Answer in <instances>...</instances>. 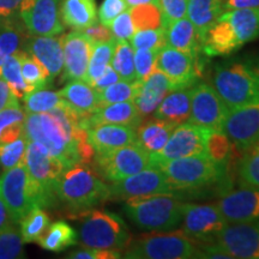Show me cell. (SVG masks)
Segmentation results:
<instances>
[{"label":"cell","instance_id":"1","mask_svg":"<svg viewBox=\"0 0 259 259\" xmlns=\"http://www.w3.org/2000/svg\"><path fill=\"white\" fill-rule=\"evenodd\" d=\"M84 119L67 105L48 113H31L25 116L24 136L46 148L66 168L77 163L89 164L95 150L82 125Z\"/></svg>","mask_w":259,"mask_h":259},{"label":"cell","instance_id":"2","mask_svg":"<svg viewBox=\"0 0 259 259\" xmlns=\"http://www.w3.org/2000/svg\"><path fill=\"white\" fill-rule=\"evenodd\" d=\"M212 87L229 109L259 101V53L216 64Z\"/></svg>","mask_w":259,"mask_h":259},{"label":"cell","instance_id":"3","mask_svg":"<svg viewBox=\"0 0 259 259\" xmlns=\"http://www.w3.org/2000/svg\"><path fill=\"white\" fill-rule=\"evenodd\" d=\"M56 196L58 203L79 215L111 199L109 186L87 163L73 164L63 171Z\"/></svg>","mask_w":259,"mask_h":259},{"label":"cell","instance_id":"4","mask_svg":"<svg viewBox=\"0 0 259 259\" xmlns=\"http://www.w3.org/2000/svg\"><path fill=\"white\" fill-rule=\"evenodd\" d=\"M186 203L174 194H153L125 200L124 212L143 231L168 232L180 225Z\"/></svg>","mask_w":259,"mask_h":259},{"label":"cell","instance_id":"5","mask_svg":"<svg viewBox=\"0 0 259 259\" xmlns=\"http://www.w3.org/2000/svg\"><path fill=\"white\" fill-rule=\"evenodd\" d=\"M164 174L174 194L194 192L225 179L227 167L219 166L206 154L174 158L156 164Z\"/></svg>","mask_w":259,"mask_h":259},{"label":"cell","instance_id":"6","mask_svg":"<svg viewBox=\"0 0 259 259\" xmlns=\"http://www.w3.org/2000/svg\"><path fill=\"white\" fill-rule=\"evenodd\" d=\"M82 215L78 238L84 247L124 250L131 242L127 225L116 213L92 209Z\"/></svg>","mask_w":259,"mask_h":259},{"label":"cell","instance_id":"7","mask_svg":"<svg viewBox=\"0 0 259 259\" xmlns=\"http://www.w3.org/2000/svg\"><path fill=\"white\" fill-rule=\"evenodd\" d=\"M24 166L30 178L38 208L48 209L57 205L56 187L66 167L48 153L46 148L32 141H28Z\"/></svg>","mask_w":259,"mask_h":259},{"label":"cell","instance_id":"8","mask_svg":"<svg viewBox=\"0 0 259 259\" xmlns=\"http://www.w3.org/2000/svg\"><path fill=\"white\" fill-rule=\"evenodd\" d=\"M197 242L183 232L142 236L131 241L125 251L127 259H189L197 258Z\"/></svg>","mask_w":259,"mask_h":259},{"label":"cell","instance_id":"9","mask_svg":"<svg viewBox=\"0 0 259 259\" xmlns=\"http://www.w3.org/2000/svg\"><path fill=\"white\" fill-rule=\"evenodd\" d=\"M94 162L96 173L109 183L122 180L145 168L153 167L150 154L137 143L95 154Z\"/></svg>","mask_w":259,"mask_h":259},{"label":"cell","instance_id":"10","mask_svg":"<svg viewBox=\"0 0 259 259\" xmlns=\"http://www.w3.org/2000/svg\"><path fill=\"white\" fill-rule=\"evenodd\" d=\"M0 198L4 202L14 223H18L31 209L38 208L24 163L6 169L2 174Z\"/></svg>","mask_w":259,"mask_h":259},{"label":"cell","instance_id":"11","mask_svg":"<svg viewBox=\"0 0 259 259\" xmlns=\"http://www.w3.org/2000/svg\"><path fill=\"white\" fill-rule=\"evenodd\" d=\"M181 232L197 244L216 242V238L228 225L218 204H186Z\"/></svg>","mask_w":259,"mask_h":259},{"label":"cell","instance_id":"12","mask_svg":"<svg viewBox=\"0 0 259 259\" xmlns=\"http://www.w3.org/2000/svg\"><path fill=\"white\" fill-rule=\"evenodd\" d=\"M191 89V115L187 122L211 131H223L229 108L215 88L202 82L196 83Z\"/></svg>","mask_w":259,"mask_h":259},{"label":"cell","instance_id":"13","mask_svg":"<svg viewBox=\"0 0 259 259\" xmlns=\"http://www.w3.org/2000/svg\"><path fill=\"white\" fill-rule=\"evenodd\" d=\"M156 67L167 77L171 90L192 88L202 73V59H196L190 54L170 46L158 51Z\"/></svg>","mask_w":259,"mask_h":259},{"label":"cell","instance_id":"14","mask_svg":"<svg viewBox=\"0 0 259 259\" xmlns=\"http://www.w3.org/2000/svg\"><path fill=\"white\" fill-rule=\"evenodd\" d=\"M209 130L198 125L184 122L176 126L167 143L158 153L151 154L153 167L161 162L192 155L206 154V136Z\"/></svg>","mask_w":259,"mask_h":259},{"label":"cell","instance_id":"15","mask_svg":"<svg viewBox=\"0 0 259 259\" xmlns=\"http://www.w3.org/2000/svg\"><path fill=\"white\" fill-rule=\"evenodd\" d=\"M111 198L126 200L135 197L153 196V194H174L168 181L157 167H149L134 176L115 181L109 185Z\"/></svg>","mask_w":259,"mask_h":259},{"label":"cell","instance_id":"16","mask_svg":"<svg viewBox=\"0 0 259 259\" xmlns=\"http://www.w3.org/2000/svg\"><path fill=\"white\" fill-rule=\"evenodd\" d=\"M60 5L61 0H28L19 17L32 36H58L65 30Z\"/></svg>","mask_w":259,"mask_h":259},{"label":"cell","instance_id":"17","mask_svg":"<svg viewBox=\"0 0 259 259\" xmlns=\"http://www.w3.org/2000/svg\"><path fill=\"white\" fill-rule=\"evenodd\" d=\"M216 244L232 258L259 259V220L228 223L216 238Z\"/></svg>","mask_w":259,"mask_h":259},{"label":"cell","instance_id":"18","mask_svg":"<svg viewBox=\"0 0 259 259\" xmlns=\"http://www.w3.org/2000/svg\"><path fill=\"white\" fill-rule=\"evenodd\" d=\"M223 132L240 151L259 141V101L229 109Z\"/></svg>","mask_w":259,"mask_h":259},{"label":"cell","instance_id":"19","mask_svg":"<svg viewBox=\"0 0 259 259\" xmlns=\"http://www.w3.org/2000/svg\"><path fill=\"white\" fill-rule=\"evenodd\" d=\"M61 38L64 51L63 78L65 80L80 79L85 82L95 42L82 30H73L63 35Z\"/></svg>","mask_w":259,"mask_h":259},{"label":"cell","instance_id":"20","mask_svg":"<svg viewBox=\"0 0 259 259\" xmlns=\"http://www.w3.org/2000/svg\"><path fill=\"white\" fill-rule=\"evenodd\" d=\"M220 211L228 223L259 220V189L242 186L225 193L219 200Z\"/></svg>","mask_w":259,"mask_h":259},{"label":"cell","instance_id":"21","mask_svg":"<svg viewBox=\"0 0 259 259\" xmlns=\"http://www.w3.org/2000/svg\"><path fill=\"white\" fill-rule=\"evenodd\" d=\"M28 54L40 61L52 79L59 76L64 69L63 38L58 36H32L24 42Z\"/></svg>","mask_w":259,"mask_h":259},{"label":"cell","instance_id":"22","mask_svg":"<svg viewBox=\"0 0 259 259\" xmlns=\"http://www.w3.org/2000/svg\"><path fill=\"white\" fill-rule=\"evenodd\" d=\"M95 154H103L137 142V132L126 125L102 124L87 128Z\"/></svg>","mask_w":259,"mask_h":259},{"label":"cell","instance_id":"23","mask_svg":"<svg viewBox=\"0 0 259 259\" xmlns=\"http://www.w3.org/2000/svg\"><path fill=\"white\" fill-rule=\"evenodd\" d=\"M142 121H143V116L139 114L135 102L125 101L101 107L89 118L84 119L82 125L84 128H89L95 125L118 124L137 130Z\"/></svg>","mask_w":259,"mask_h":259},{"label":"cell","instance_id":"24","mask_svg":"<svg viewBox=\"0 0 259 259\" xmlns=\"http://www.w3.org/2000/svg\"><path fill=\"white\" fill-rule=\"evenodd\" d=\"M169 92V80L156 67L150 76L141 83L137 95L134 99L139 114L143 118L153 114L162 100L164 99V96Z\"/></svg>","mask_w":259,"mask_h":259},{"label":"cell","instance_id":"25","mask_svg":"<svg viewBox=\"0 0 259 259\" xmlns=\"http://www.w3.org/2000/svg\"><path fill=\"white\" fill-rule=\"evenodd\" d=\"M241 47L232 25L220 16L204 36L202 50L208 57H225L235 53Z\"/></svg>","mask_w":259,"mask_h":259},{"label":"cell","instance_id":"26","mask_svg":"<svg viewBox=\"0 0 259 259\" xmlns=\"http://www.w3.org/2000/svg\"><path fill=\"white\" fill-rule=\"evenodd\" d=\"M59 94L65 103L82 118H88L101 108L99 93L84 80H70Z\"/></svg>","mask_w":259,"mask_h":259},{"label":"cell","instance_id":"27","mask_svg":"<svg viewBox=\"0 0 259 259\" xmlns=\"http://www.w3.org/2000/svg\"><path fill=\"white\" fill-rule=\"evenodd\" d=\"M167 46L190 54L196 59H200L203 53L202 40L194 25L189 18L183 17L170 23L166 28Z\"/></svg>","mask_w":259,"mask_h":259},{"label":"cell","instance_id":"28","mask_svg":"<svg viewBox=\"0 0 259 259\" xmlns=\"http://www.w3.org/2000/svg\"><path fill=\"white\" fill-rule=\"evenodd\" d=\"M191 88L171 90L154 112V118L169 121L177 126L187 122L191 115Z\"/></svg>","mask_w":259,"mask_h":259},{"label":"cell","instance_id":"29","mask_svg":"<svg viewBox=\"0 0 259 259\" xmlns=\"http://www.w3.org/2000/svg\"><path fill=\"white\" fill-rule=\"evenodd\" d=\"M223 3L225 0H189L186 15L198 32L202 46L206 32L225 12Z\"/></svg>","mask_w":259,"mask_h":259},{"label":"cell","instance_id":"30","mask_svg":"<svg viewBox=\"0 0 259 259\" xmlns=\"http://www.w3.org/2000/svg\"><path fill=\"white\" fill-rule=\"evenodd\" d=\"M61 21L73 30H84L97 22L96 0H63Z\"/></svg>","mask_w":259,"mask_h":259},{"label":"cell","instance_id":"31","mask_svg":"<svg viewBox=\"0 0 259 259\" xmlns=\"http://www.w3.org/2000/svg\"><path fill=\"white\" fill-rule=\"evenodd\" d=\"M221 17L232 25L241 46L259 37V8L227 10Z\"/></svg>","mask_w":259,"mask_h":259},{"label":"cell","instance_id":"32","mask_svg":"<svg viewBox=\"0 0 259 259\" xmlns=\"http://www.w3.org/2000/svg\"><path fill=\"white\" fill-rule=\"evenodd\" d=\"M176 126V124H171L169 121L154 118L153 120H149L143 125L141 124L137 128L136 143L150 155L158 153L167 143Z\"/></svg>","mask_w":259,"mask_h":259},{"label":"cell","instance_id":"33","mask_svg":"<svg viewBox=\"0 0 259 259\" xmlns=\"http://www.w3.org/2000/svg\"><path fill=\"white\" fill-rule=\"evenodd\" d=\"M78 241V234L69 223L57 221L48 226L44 235L38 239L37 244L50 252H61Z\"/></svg>","mask_w":259,"mask_h":259},{"label":"cell","instance_id":"34","mask_svg":"<svg viewBox=\"0 0 259 259\" xmlns=\"http://www.w3.org/2000/svg\"><path fill=\"white\" fill-rule=\"evenodd\" d=\"M27 113L19 105L10 106L0 111V144L10 143L24 136Z\"/></svg>","mask_w":259,"mask_h":259},{"label":"cell","instance_id":"35","mask_svg":"<svg viewBox=\"0 0 259 259\" xmlns=\"http://www.w3.org/2000/svg\"><path fill=\"white\" fill-rule=\"evenodd\" d=\"M22 100L24 101V111L27 114L48 113L66 105L59 93L45 88L25 94Z\"/></svg>","mask_w":259,"mask_h":259},{"label":"cell","instance_id":"36","mask_svg":"<svg viewBox=\"0 0 259 259\" xmlns=\"http://www.w3.org/2000/svg\"><path fill=\"white\" fill-rule=\"evenodd\" d=\"M18 223L21 225L19 232L24 244L37 242L51 225L50 216L42 208L31 209Z\"/></svg>","mask_w":259,"mask_h":259},{"label":"cell","instance_id":"37","mask_svg":"<svg viewBox=\"0 0 259 259\" xmlns=\"http://www.w3.org/2000/svg\"><path fill=\"white\" fill-rule=\"evenodd\" d=\"M115 38L105 42H99L94 46L92 58H90L88 72H87L85 82L93 85L101 74L105 72L108 65H111L113 53H114Z\"/></svg>","mask_w":259,"mask_h":259},{"label":"cell","instance_id":"38","mask_svg":"<svg viewBox=\"0 0 259 259\" xmlns=\"http://www.w3.org/2000/svg\"><path fill=\"white\" fill-rule=\"evenodd\" d=\"M21 53L22 51H17L12 56H10L4 63L2 71V78L5 80L12 93L19 100L23 99L25 94L32 92V89L25 83L23 76H22Z\"/></svg>","mask_w":259,"mask_h":259},{"label":"cell","instance_id":"39","mask_svg":"<svg viewBox=\"0 0 259 259\" xmlns=\"http://www.w3.org/2000/svg\"><path fill=\"white\" fill-rule=\"evenodd\" d=\"M134 53V48L127 41H115L114 53H113L111 65L122 80H127V82L136 80Z\"/></svg>","mask_w":259,"mask_h":259},{"label":"cell","instance_id":"40","mask_svg":"<svg viewBox=\"0 0 259 259\" xmlns=\"http://www.w3.org/2000/svg\"><path fill=\"white\" fill-rule=\"evenodd\" d=\"M21 70L25 83L30 87L32 92L46 88L52 82L47 70L42 66L40 61L28 54L25 51H22L21 53Z\"/></svg>","mask_w":259,"mask_h":259},{"label":"cell","instance_id":"41","mask_svg":"<svg viewBox=\"0 0 259 259\" xmlns=\"http://www.w3.org/2000/svg\"><path fill=\"white\" fill-rule=\"evenodd\" d=\"M139 80H132V82H127V80H119L112 85L107 87L106 89L99 92L100 103L101 107L112 105V103L118 102H125V101H134V99L137 95L139 87H141Z\"/></svg>","mask_w":259,"mask_h":259},{"label":"cell","instance_id":"42","mask_svg":"<svg viewBox=\"0 0 259 259\" xmlns=\"http://www.w3.org/2000/svg\"><path fill=\"white\" fill-rule=\"evenodd\" d=\"M128 11L131 15L132 22H134L136 31L163 27L161 10L156 4L149 3V4L136 5L132 6Z\"/></svg>","mask_w":259,"mask_h":259},{"label":"cell","instance_id":"43","mask_svg":"<svg viewBox=\"0 0 259 259\" xmlns=\"http://www.w3.org/2000/svg\"><path fill=\"white\" fill-rule=\"evenodd\" d=\"M232 153V142L223 131L209 130L206 136V155L219 166L227 167Z\"/></svg>","mask_w":259,"mask_h":259},{"label":"cell","instance_id":"44","mask_svg":"<svg viewBox=\"0 0 259 259\" xmlns=\"http://www.w3.org/2000/svg\"><path fill=\"white\" fill-rule=\"evenodd\" d=\"M22 41L23 34L21 29L10 23V21L0 27V78L6 59L17 51H21Z\"/></svg>","mask_w":259,"mask_h":259},{"label":"cell","instance_id":"45","mask_svg":"<svg viewBox=\"0 0 259 259\" xmlns=\"http://www.w3.org/2000/svg\"><path fill=\"white\" fill-rule=\"evenodd\" d=\"M238 177L242 186L259 189V151H242L238 164Z\"/></svg>","mask_w":259,"mask_h":259},{"label":"cell","instance_id":"46","mask_svg":"<svg viewBox=\"0 0 259 259\" xmlns=\"http://www.w3.org/2000/svg\"><path fill=\"white\" fill-rule=\"evenodd\" d=\"M28 139L22 136L10 143L0 144V166L4 170L24 163Z\"/></svg>","mask_w":259,"mask_h":259},{"label":"cell","instance_id":"47","mask_svg":"<svg viewBox=\"0 0 259 259\" xmlns=\"http://www.w3.org/2000/svg\"><path fill=\"white\" fill-rule=\"evenodd\" d=\"M23 246L21 232L14 225L0 232V259L23 258Z\"/></svg>","mask_w":259,"mask_h":259},{"label":"cell","instance_id":"48","mask_svg":"<svg viewBox=\"0 0 259 259\" xmlns=\"http://www.w3.org/2000/svg\"><path fill=\"white\" fill-rule=\"evenodd\" d=\"M130 45L134 50L160 51L167 45L166 29L162 27L135 31V34L130 38Z\"/></svg>","mask_w":259,"mask_h":259},{"label":"cell","instance_id":"49","mask_svg":"<svg viewBox=\"0 0 259 259\" xmlns=\"http://www.w3.org/2000/svg\"><path fill=\"white\" fill-rule=\"evenodd\" d=\"M158 51L135 50L134 60L136 70V79L143 82L156 69V59Z\"/></svg>","mask_w":259,"mask_h":259},{"label":"cell","instance_id":"50","mask_svg":"<svg viewBox=\"0 0 259 259\" xmlns=\"http://www.w3.org/2000/svg\"><path fill=\"white\" fill-rule=\"evenodd\" d=\"M187 4L189 0H158V8L163 18L164 29L173 22L185 17Z\"/></svg>","mask_w":259,"mask_h":259},{"label":"cell","instance_id":"51","mask_svg":"<svg viewBox=\"0 0 259 259\" xmlns=\"http://www.w3.org/2000/svg\"><path fill=\"white\" fill-rule=\"evenodd\" d=\"M109 29H111L113 37L115 40H130L136 31L130 11H124L119 16H116L109 25Z\"/></svg>","mask_w":259,"mask_h":259},{"label":"cell","instance_id":"52","mask_svg":"<svg viewBox=\"0 0 259 259\" xmlns=\"http://www.w3.org/2000/svg\"><path fill=\"white\" fill-rule=\"evenodd\" d=\"M127 9L128 5L125 0H103L97 11V17L100 19V23L109 28L113 19Z\"/></svg>","mask_w":259,"mask_h":259},{"label":"cell","instance_id":"53","mask_svg":"<svg viewBox=\"0 0 259 259\" xmlns=\"http://www.w3.org/2000/svg\"><path fill=\"white\" fill-rule=\"evenodd\" d=\"M121 257L122 255L118 250H102L94 247L82 248L67 255V258L72 259H116Z\"/></svg>","mask_w":259,"mask_h":259},{"label":"cell","instance_id":"54","mask_svg":"<svg viewBox=\"0 0 259 259\" xmlns=\"http://www.w3.org/2000/svg\"><path fill=\"white\" fill-rule=\"evenodd\" d=\"M28 0H0V21L8 22L19 15Z\"/></svg>","mask_w":259,"mask_h":259},{"label":"cell","instance_id":"55","mask_svg":"<svg viewBox=\"0 0 259 259\" xmlns=\"http://www.w3.org/2000/svg\"><path fill=\"white\" fill-rule=\"evenodd\" d=\"M87 36H89L92 40L95 42V44H99V42H105L113 38V34L111 31V29L106 25H103L101 23H96L90 25V27L85 28L84 30H82Z\"/></svg>","mask_w":259,"mask_h":259},{"label":"cell","instance_id":"56","mask_svg":"<svg viewBox=\"0 0 259 259\" xmlns=\"http://www.w3.org/2000/svg\"><path fill=\"white\" fill-rule=\"evenodd\" d=\"M119 80H120V77H119L118 72L113 69L112 65H108V66H107V69L105 70V72H103L101 76L96 79V82L94 83L92 87L96 90L97 93H99V92H101V90L106 89L107 87H109V85H112V84L119 82Z\"/></svg>","mask_w":259,"mask_h":259},{"label":"cell","instance_id":"57","mask_svg":"<svg viewBox=\"0 0 259 259\" xmlns=\"http://www.w3.org/2000/svg\"><path fill=\"white\" fill-rule=\"evenodd\" d=\"M15 105H19V99L12 93L5 80L0 78V111L6 107Z\"/></svg>","mask_w":259,"mask_h":259},{"label":"cell","instance_id":"58","mask_svg":"<svg viewBox=\"0 0 259 259\" xmlns=\"http://www.w3.org/2000/svg\"><path fill=\"white\" fill-rule=\"evenodd\" d=\"M259 0H225L223 9L235 10V9H258Z\"/></svg>","mask_w":259,"mask_h":259},{"label":"cell","instance_id":"59","mask_svg":"<svg viewBox=\"0 0 259 259\" xmlns=\"http://www.w3.org/2000/svg\"><path fill=\"white\" fill-rule=\"evenodd\" d=\"M11 225H14V221H12L11 216H10L8 209H6L4 202L0 198V232L4 231Z\"/></svg>","mask_w":259,"mask_h":259},{"label":"cell","instance_id":"60","mask_svg":"<svg viewBox=\"0 0 259 259\" xmlns=\"http://www.w3.org/2000/svg\"><path fill=\"white\" fill-rule=\"evenodd\" d=\"M125 2H126V4L128 5V8H132V6H136V5L149 4V3L158 5V0H125Z\"/></svg>","mask_w":259,"mask_h":259}]
</instances>
